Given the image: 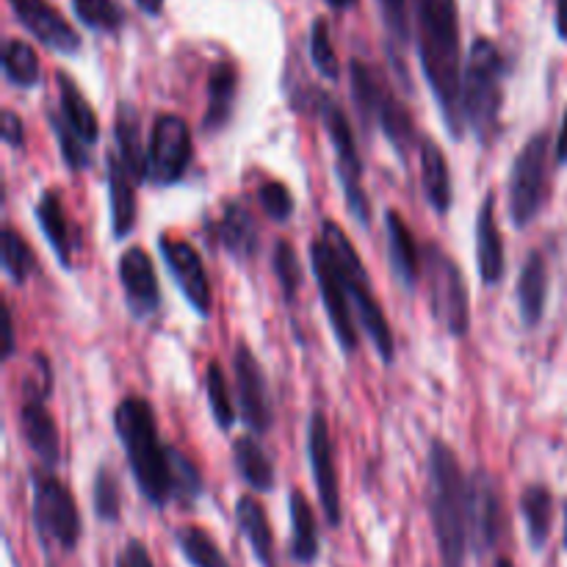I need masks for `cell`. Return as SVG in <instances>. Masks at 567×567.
<instances>
[{"label":"cell","instance_id":"obj_7","mask_svg":"<svg viewBox=\"0 0 567 567\" xmlns=\"http://www.w3.org/2000/svg\"><path fill=\"white\" fill-rule=\"evenodd\" d=\"M31 493H33V526L42 540V546L59 548V551H75L78 540L83 535L81 513L70 487L53 476L50 471H31Z\"/></svg>","mask_w":567,"mask_h":567},{"label":"cell","instance_id":"obj_4","mask_svg":"<svg viewBox=\"0 0 567 567\" xmlns=\"http://www.w3.org/2000/svg\"><path fill=\"white\" fill-rule=\"evenodd\" d=\"M504 78H507V61L502 50L491 39L476 37L463 66L460 111L465 127L480 138V144H493L502 133Z\"/></svg>","mask_w":567,"mask_h":567},{"label":"cell","instance_id":"obj_8","mask_svg":"<svg viewBox=\"0 0 567 567\" xmlns=\"http://www.w3.org/2000/svg\"><path fill=\"white\" fill-rule=\"evenodd\" d=\"M316 114L321 116V122H324L327 127V136H330L332 153H336V175L343 194H347L349 214L365 227L371 221V205L363 188V161H360L358 142H354L352 120H349L347 111H343L336 100H330V94L324 92L316 94Z\"/></svg>","mask_w":567,"mask_h":567},{"label":"cell","instance_id":"obj_46","mask_svg":"<svg viewBox=\"0 0 567 567\" xmlns=\"http://www.w3.org/2000/svg\"><path fill=\"white\" fill-rule=\"evenodd\" d=\"M260 205H264L266 216L277 225L288 221L293 216V197L288 192L286 183L269 181L264 188H260Z\"/></svg>","mask_w":567,"mask_h":567},{"label":"cell","instance_id":"obj_40","mask_svg":"<svg viewBox=\"0 0 567 567\" xmlns=\"http://www.w3.org/2000/svg\"><path fill=\"white\" fill-rule=\"evenodd\" d=\"M205 391H208V404L210 413H214L219 430H230L236 424V408H233L230 385L225 380V371L219 363L208 365V374H205Z\"/></svg>","mask_w":567,"mask_h":567},{"label":"cell","instance_id":"obj_5","mask_svg":"<svg viewBox=\"0 0 567 567\" xmlns=\"http://www.w3.org/2000/svg\"><path fill=\"white\" fill-rule=\"evenodd\" d=\"M321 238H324V244L332 249V255H336L338 269H341L343 286H347L349 302H352L354 316H358L360 330H363L365 336H369V341L374 343V349H377V354L382 358V363L391 365L393 360H396V341H393L391 324H388L380 302H377V297L371 293L369 271H365L358 249L352 247V241H349L347 233H343L341 227L330 219L321 225Z\"/></svg>","mask_w":567,"mask_h":567},{"label":"cell","instance_id":"obj_17","mask_svg":"<svg viewBox=\"0 0 567 567\" xmlns=\"http://www.w3.org/2000/svg\"><path fill=\"white\" fill-rule=\"evenodd\" d=\"M120 282L125 291L127 310L136 319H150L161 305L158 277H155L153 260L142 247H131L120 258Z\"/></svg>","mask_w":567,"mask_h":567},{"label":"cell","instance_id":"obj_11","mask_svg":"<svg viewBox=\"0 0 567 567\" xmlns=\"http://www.w3.org/2000/svg\"><path fill=\"white\" fill-rule=\"evenodd\" d=\"M310 269H313L316 282H319L321 299H324L327 319H330L332 332H336V341L341 343V349L347 354L358 352L360 338H358V324H354V308L349 302L347 286H343L341 269H338V260L332 255V249L327 247L324 238L310 244Z\"/></svg>","mask_w":567,"mask_h":567},{"label":"cell","instance_id":"obj_29","mask_svg":"<svg viewBox=\"0 0 567 567\" xmlns=\"http://www.w3.org/2000/svg\"><path fill=\"white\" fill-rule=\"evenodd\" d=\"M236 520L241 535L247 537L249 548L258 557L260 567H277V554H275V535H271L269 518H266V509L260 507L258 498L241 496L236 504Z\"/></svg>","mask_w":567,"mask_h":567},{"label":"cell","instance_id":"obj_54","mask_svg":"<svg viewBox=\"0 0 567 567\" xmlns=\"http://www.w3.org/2000/svg\"><path fill=\"white\" fill-rule=\"evenodd\" d=\"M493 567H515V565H513V559L502 557V559H496V565H493Z\"/></svg>","mask_w":567,"mask_h":567},{"label":"cell","instance_id":"obj_3","mask_svg":"<svg viewBox=\"0 0 567 567\" xmlns=\"http://www.w3.org/2000/svg\"><path fill=\"white\" fill-rule=\"evenodd\" d=\"M430 518L443 567H465L471 548L468 535V480L457 454L443 441L430 449Z\"/></svg>","mask_w":567,"mask_h":567},{"label":"cell","instance_id":"obj_2","mask_svg":"<svg viewBox=\"0 0 567 567\" xmlns=\"http://www.w3.org/2000/svg\"><path fill=\"white\" fill-rule=\"evenodd\" d=\"M114 430L122 443L131 474L136 480L138 493L164 509L175 502V471H172L169 446H164L155 426V413L150 402L138 396H127L114 410Z\"/></svg>","mask_w":567,"mask_h":567},{"label":"cell","instance_id":"obj_31","mask_svg":"<svg viewBox=\"0 0 567 567\" xmlns=\"http://www.w3.org/2000/svg\"><path fill=\"white\" fill-rule=\"evenodd\" d=\"M116 150L114 155L120 158V164L125 166L127 177L133 183L147 181V150H142V136H138V116L136 111L127 103L120 105L116 111Z\"/></svg>","mask_w":567,"mask_h":567},{"label":"cell","instance_id":"obj_25","mask_svg":"<svg viewBox=\"0 0 567 567\" xmlns=\"http://www.w3.org/2000/svg\"><path fill=\"white\" fill-rule=\"evenodd\" d=\"M216 230H219L221 247H225L233 258L252 260L255 255H258V225H255L252 214H249L244 205L227 203L225 208H221V219Z\"/></svg>","mask_w":567,"mask_h":567},{"label":"cell","instance_id":"obj_1","mask_svg":"<svg viewBox=\"0 0 567 567\" xmlns=\"http://www.w3.org/2000/svg\"><path fill=\"white\" fill-rule=\"evenodd\" d=\"M419 25V55L426 83L437 100L452 138H463L465 122L460 111L463 92V50H460L457 0H413Z\"/></svg>","mask_w":567,"mask_h":567},{"label":"cell","instance_id":"obj_26","mask_svg":"<svg viewBox=\"0 0 567 567\" xmlns=\"http://www.w3.org/2000/svg\"><path fill=\"white\" fill-rule=\"evenodd\" d=\"M288 515H291L288 554L297 565H313L319 559V526H316L313 507L302 491H291V496H288Z\"/></svg>","mask_w":567,"mask_h":567},{"label":"cell","instance_id":"obj_35","mask_svg":"<svg viewBox=\"0 0 567 567\" xmlns=\"http://www.w3.org/2000/svg\"><path fill=\"white\" fill-rule=\"evenodd\" d=\"M3 78L11 86L31 89L42 81V66H39L37 50L22 39H9L3 44Z\"/></svg>","mask_w":567,"mask_h":567},{"label":"cell","instance_id":"obj_52","mask_svg":"<svg viewBox=\"0 0 567 567\" xmlns=\"http://www.w3.org/2000/svg\"><path fill=\"white\" fill-rule=\"evenodd\" d=\"M136 6L147 17H158L161 11H164V0H136Z\"/></svg>","mask_w":567,"mask_h":567},{"label":"cell","instance_id":"obj_34","mask_svg":"<svg viewBox=\"0 0 567 567\" xmlns=\"http://www.w3.org/2000/svg\"><path fill=\"white\" fill-rule=\"evenodd\" d=\"M520 515L526 520V532H529L532 548H543L551 535L554 520V496L548 487L529 485L520 496Z\"/></svg>","mask_w":567,"mask_h":567},{"label":"cell","instance_id":"obj_33","mask_svg":"<svg viewBox=\"0 0 567 567\" xmlns=\"http://www.w3.org/2000/svg\"><path fill=\"white\" fill-rule=\"evenodd\" d=\"M233 460H236V468L241 474V480L252 491L269 493L275 487V465L269 463V457H266V452L260 449V443L255 437H238L233 443Z\"/></svg>","mask_w":567,"mask_h":567},{"label":"cell","instance_id":"obj_20","mask_svg":"<svg viewBox=\"0 0 567 567\" xmlns=\"http://www.w3.org/2000/svg\"><path fill=\"white\" fill-rule=\"evenodd\" d=\"M421 155V186H424L426 203L432 205L437 216H446L452 210V172H449V161L443 150L437 147L435 138L421 136L419 144Z\"/></svg>","mask_w":567,"mask_h":567},{"label":"cell","instance_id":"obj_23","mask_svg":"<svg viewBox=\"0 0 567 567\" xmlns=\"http://www.w3.org/2000/svg\"><path fill=\"white\" fill-rule=\"evenodd\" d=\"M548 302V266L546 258L540 252H532L526 258L524 269L518 277V310L520 321H524L526 330H535L543 321Z\"/></svg>","mask_w":567,"mask_h":567},{"label":"cell","instance_id":"obj_38","mask_svg":"<svg viewBox=\"0 0 567 567\" xmlns=\"http://www.w3.org/2000/svg\"><path fill=\"white\" fill-rule=\"evenodd\" d=\"M37 269V255L28 247L25 238L14 230V227H6L3 230V271L9 275V280L14 286H25L28 277Z\"/></svg>","mask_w":567,"mask_h":567},{"label":"cell","instance_id":"obj_21","mask_svg":"<svg viewBox=\"0 0 567 567\" xmlns=\"http://www.w3.org/2000/svg\"><path fill=\"white\" fill-rule=\"evenodd\" d=\"M385 230H388V255H391V266L396 280L402 282L404 291H413L415 282L421 277V252L415 244L413 233L404 225L402 216L396 210L385 214Z\"/></svg>","mask_w":567,"mask_h":567},{"label":"cell","instance_id":"obj_32","mask_svg":"<svg viewBox=\"0 0 567 567\" xmlns=\"http://www.w3.org/2000/svg\"><path fill=\"white\" fill-rule=\"evenodd\" d=\"M349 83H352V100L354 109H358L360 122H363L365 127H374L382 100H385V94L391 92V89H388V83L382 81L380 72H377L374 66H369L360 59L349 61Z\"/></svg>","mask_w":567,"mask_h":567},{"label":"cell","instance_id":"obj_9","mask_svg":"<svg viewBox=\"0 0 567 567\" xmlns=\"http://www.w3.org/2000/svg\"><path fill=\"white\" fill-rule=\"evenodd\" d=\"M548 158H551V138L548 133H537L513 161L507 177V210L513 225L520 230L540 216L548 199Z\"/></svg>","mask_w":567,"mask_h":567},{"label":"cell","instance_id":"obj_44","mask_svg":"<svg viewBox=\"0 0 567 567\" xmlns=\"http://www.w3.org/2000/svg\"><path fill=\"white\" fill-rule=\"evenodd\" d=\"M172 454V471H175V498L181 504H194L203 493V480H199V471L194 468V463L188 457H183L177 449L169 446Z\"/></svg>","mask_w":567,"mask_h":567},{"label":"cell","instance_id":"obj_53","mask_svg":"<svg viewBox=\"0 0 567 567\" xmlns=\"http://www.w3.org/2000/svg\"><path fill=\"white\" fill-rule=\"evenodd\" d=\"M327 6H332V9H341V11H347V9H352L354 3H358V0H324Z\"/></svg>","mask_w":567,"mask_h":567},{"label":"cell","instance_id":"obj_56","mask_svg":"<svg viewBox=\"0 0 567 567\" xmlns=\"http://www.w3.org/2000/svg\"><path fill=\"white\" fill-rule=\"evenodd\" d=\"M565 543H567V535H565Z\"/></svg>","mask_w":567,"mask_h":567},{"label":"cell","instance_id":"obj_43","mask_svg":"<svg viewBox=\"0 0 567 567\" xmlns=\"http://www.w3.org/2000/svg\"><path fill=\"white\" fill-rule=\"evenodd\" d=\"M48 122H50V131H53L55 142H59V147H61V158H64L66 169H72V172L89 169V164H92L89 147L75 136V133L70 131V127H66V122L61 120V114H53V111H50Z\"/></svg>","mask_w":567,"mask_h":567},{"label":"cell","instance_id":"obj_30","mask_svg":"<svg viewBox=\"0 0 567 567\" xmlns=\"http://www.w3.org/2000/svg\"><path fill=\"white\" fill-rule=\"evenodd\" d=\"M377 125H380L382 136L388 138L393 153H396L402 161H408L410 153H413V147H419L421 144L413 114H410L408 105H404L393 92H388L385 100H382L380 114H377Z\"/></svg>","mask_w":567,"mask_h":567},{"label":"cell","instance_id":"obj_16","mask_svg":"<svg viewBox=\"0 0 567 567\" xmlns=\"http://www.w3.org/2000/svg\"><path fill=\"white\" fill-rule=\"evenodd\" d=\"M17 22L44 48L61 55H75L81 50V37L75 28L48 3V0H9Z\"/></svg>","mask_w":567,"mask_h":567},{"label":"cell","instance_id":"obj_45","mask_svg":"<svg viewBox=\"0 0 567 567\" xmlns=\"http://www.w3.org/2000/svg\"><path fill=\"white\" fill-rule=\"evenodd\" d=\"M382 20H385L388 37H391V55L396 59L404 53V44L410 42V14H408V0H380Z\"/></svg>","mask_w":567,"mask_h":567},{"label":"cell","instance_id":"obj_51","mask_svg":"<svg viewBox=\"0 0 567 567\" xmlns=\"http://www.w3.org/2000/svg\"><path fill=\"white\" fill-rule=\"evenodd\" d=\"M557 33L567 42V0H557Z\"/></svg>","mask_w":567,"mask_h":567},{"label":"cell","instance_id":"obj_28","mask_svg":"<svg viewBox=\"0 0 567 567\" xmlns=\"http://www.w3.org/2000/svg\"><path fill=\"white\" fill-rule=\"evenodd\" d=\"M37 221L42 236L48 238L50 249L55 252L59 264L64 269L72 266V249H75V238H72V227L70 219L64 214V205H61L59 194L55 192H44L37 203Z\"/></svg>","mask_w":567,"mask_h":567},{"label":"cell","instance_id":"obj_15","mask_svg":"<svg viewBox=\"0 0 567 567\" xmlns=\"http://www.w3.org/2000/svg\"><path fill=\"white\" fill-rule=\"evenodd\" d=\"M233 369H236V396L238 408H241L244 424L249 426L252 435H264L271 426V404H269V388H266L264 369H260L258 358L247 343H238L236 358H233Z\"/></svg>","mask_w":567,"mask_h":567},{"label":"cell","instance_id":"obj_49","mask_svg":"<svg viewBox=\"0 0 567 567\" xmlns=\"http://www.w3.org/2000/svg\"><path fill=\"white\" fill-rule=\"evenodd\" d=\"M17 352V341H14V321H11V308L3 305V360H11Z\"/></svg>","mask_w":567,"mask_h":567},{"label":"cell","instance_id":"obj_18","mask_svg":"<svg viewBox=\"0 0 567 567\" xmlns=\"http://www.w3.org/2000/svg\"><path fill=\"white\" fill-rule=\"evenodd\" d=\"M476 264H480V277L485 286H498L507 271L504 260L502 230L496 221V194L487 192L476 216Z\"/></svg>","mask_w":567,"mask_h":567},{"label":"cell","instance_id":"obj_27","mask_svg":"<svg viewBox=\"0 0 567 567\" xmlns=\"http://www.w3.org/2000/svg\"><path fill=\"white\" fill-rule=\"evenodd\" d=\"M238 94V70L230 61H219L208 78V109H205L203 127L208 133L221 131L230 122L233 105Z\"/></svg>","mask_w":567,"mask_h":567},{"label":"cell","instance_id":"obj_48","mask_svg":"<svg viewBox=\"0 0 567 567\" xmlns=\"http://www.w3.org/2000/svg\"><path fill=\"white\" fill-rule=\"evenodd\" d=\"M120 557L125 559L127 567H155L153 557H150V551L144 548L142 540H127L125 551H122Z\"/></svg>","mask_w":567,"mask_h":567},{"label":"cell","instance_id":"obj_42","mask_svg":"<svg viewBox=\"0 0 567 567\" xmlns=\"http://www.w3.org/2000/svg\"><path fill=\"white\" fill-rule=\"evenodd\" d=\"M310 61H313L319 75L327 78V81H338L341 78V64H338V53L332 48L330 28H327L324 17H319L313 22V28H310Z\"/></svg>","mask_w":567,"mask_h":567},{"label":"cell","instance_id":"obj_6","mask_svg":"<svg viewBox=\"0 0 567 567\" xmlns=\"http://www.w3.org/2000/svg\"><path fill=\"white\" fill-rule=\"evenodd\" d=\"M421 271L430 293L432 316L454 338H465L471 330V297L465 277L452 255L441 244L430 241L421 249Z\"/></svg>","mask_w":567,"mask_h":567},{"label":"cell","instance_id":"obj_13","mask_svg":"<svg viewBox=\"0 0 567 567\" xmlns=\"http://www.w3.org/2000/svg\"><path fill=\"white\" fill-rule=\"evenodd\" d=\"M308 460L324 518L336 529V526H341V485H338L336 446H332L330 426H327L324 413H319V410L310 415L308 424Z\"/></svg>","mask_w":567,"mask_h":567},{"label":"cell","instance_id":"obj_10","mask_svg":"<svg viewBox=\"0 0 567 567\" xmlns=\"http://www.w3.org/2000/svg\"><path fill=\"white\" fill-rule=\"evenodd\" d=\"M194 158L192 131L186 120L175 114H158L150 127L147 142V181L166 188L186 177Z\"/></svg>","mask_w":567,"mask_h":567},{"label":"cell","instance_id":"obj_14","mask_svg":"<svg viewBox=\"0 0 567 567\" xmlns=\"http://www.w3.org/2000/svg\"><path fill=\"white\" fill-rule=\"evenodd\" d=\"M161 258H164L166 269H169L172 280L181 288L186 302L197 310L203 319L210 316V305H214V297H210V282L208 275H205L203 258H199L197 249L188 241H175V238H161L158 244Z\"/></svg>","mask_w":567,"mask_h":567},{"label":"cell","instance_id":"obj_22","mask_svg":"<svg viewBox=\"0 0 567 567\" xmlns=\"http://www.w3.org/2000/svg\"><path fill=\"white\" fill-rule=\"evenodd\" d=\"M55 83H59V114L66 122L72 133L81 138L86 147L97 144L100 138V122L94 109L89 105V100L83 97V92L78 89V83L66 75L64 70L55 72Z\"/></svg>","mask_w":567,"mask_h":567},{"label":"cell","instance_id":"obj_47","mask_svg":"<svg viewBox=\"0 0 567 567\" xmlns=\"http://www.w3.org/2000/svg\"><path fill=\"white\" fill-rule=\"evenodd\" d=\"M0 136L9 147L20 150L25 144V127H22V120L11 109L3 111V122H0Z\"/></svg>","mask_w":567,"mask_h":567},{"label":"cell","instance_id":"obj_24","mask_svg":"<svg viewBox=\"0 0 567 567\" xmlns=\"http://www.w3.org/2000/svg\"><path fill=\"white\" fill-rule=\"evenodd\" d=\"M109 208L111 233L116 241L127 238L136 227V183L127 177L125 166L114 153L109 155Z\"/></svg>","mask_w":567,"mask_h":567},{"label":"cell","instance_id":"obj_37","mask_svg":"<svg viewBox=\"0 0 567 567\" xmlns=\"http://www.w3.org/2000/svg\"><path fill=\"white\" fill-rule=\"evenodd\" d=\"M72 11L83 25L97 33H116L125 25V9L120 0H72Z\"/></svg>","mask_w":567,"mask_h":567},{"label":"cell","instance_id":"obj_12","mask_svg":"<svg viewBox=\"0 0 567 567\" xmlns=\"http://www.w3.org/2000/svg\"><path fill=\"white\" fill-rule=\"evenodd\" d=\"M504 532L502 493L496 476L485 468H476L468 476V535L476 554H487L498 546Z\"/></svg>","mask_w":567,"mask_h":567},{"label":"cell","instance_id":"obj_39","mask_svg":"<svg viewBox=\"0 0 567 567\" xmlns=\"http://www.w3.org/2000/svg\"><path fill=\"white\" fill-rule=\"evenodd\" d=\"M92 507L103 524H116L122 515V496L120 482H116L114 471L109 465H100L92 482Z\"/></svg>","mask_w":567,"mask_h":567},{"label":"cell","instance_id":"obj_36","mask_svg":"<svg viewBox=\"0 0 567 567\" xmlns=\"http://www.w3.org/2000/svg\"><path fill=\"white\" fill-rule=\"evenodd\" d=\"M175 546L192 567H230L214 537L199 526H181L175 532Z\"/></svg>","mask_w":567,"mask_h":567},{"label":"cell","instance_id":"obj_50","mask_svg":"<svg viewBox=\"0 0 567 567\" xmlns=\"http://www.w3.org/2000/svg\"><path fill=\"white\" fill-rule=\"evenodd\" d=\"M554 155H557V161H559V164H567V111H565L563 127H559L557 144H554Z\"/></svg>","mask_w":567,"mask_h":567},{"label":"cell","instance_id":"obj_55","mask_svg":"<svg viewBox=\"0 0 567 567\" xmlns=\"http://www.w3.org/2000/svg\"><path fill=\"white\" fill-rule=\"evenodd\" d=\"M114 567H127V565H125V559H122V557H116V563H114Z\"/></svg>","mask_w":567,"mask_h":567},{"label":"cell","instance_id":"obj_19","mask_svg":"<svg viewBox=\"0 0 567 567\" xmlns=\"http://www.w3.org/2000/svg\"><path fill=\"white\" fill-rule=\"evenodd\" d=\"M20 432L28 449L37 454L42 468H55L61 463V435L53 415L39 399H25L20 408Z\"/></svg>","mask_w":567,"mask_h":567},{"label":"cell","instance_id":"obj_41","mask_svg":"<svg viewBox=\"0 0 567 567\" xmlns=\"http://www.w3.org/2000/svg\"><path fill=\"white\" fill-rule=\"evenodd\" d=\"M271 266H275L277 282H280L282 293H286V302H297L299 286H302V266H299L297 249L291 241L280 238L275 244V255H271Z\"/></svg>","mask_w":567,"mask_h":567}]
</instances>
